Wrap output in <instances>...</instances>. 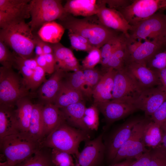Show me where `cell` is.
<instances>
[{"mask_svg": "<svg viewBox=\"0 0 166 166\" xmlns=\"http://www.w3.org/2000/svg\"><path fill=\"white\" fill-rule=\"evenodd\" d=\"M105 4V0H68L64 7L66 13L73 16L87 17L96 15Z\"/></svg>", "mask_w": 166, "mask_h": 166, "instance_id": "cell-18", "label": "cell"}, {"mask_svg": "<svg viewBox=\"0 0 166 166\" xmlns=\"http://www.w3.org/2000/svg\"><path fill=\"white\" fill-rule=\"evenodd\" d=\"M31 0H0L1 29L25 21L30 17Z\"/></svg>", "mask_w": 166, "mask_h": 166, "instance_id": "cell-12", "label": "cell"}, {"mask_svg": "<svg viewBox=\"0 0 166 166\" xmlns=\"http://www.w3.org/2000/svg\"><path fill=\"white\" fill-rule=\"evenodd\" d=\"M151 120L149 117H145L134 125L130 137L118 150L111 164L120 162L124 159H136L149 150L144 144L143 135L146 126Z\"/></svg>", "mask_w": 166, "mask_h": 166, "instance_id": "cell-8", "label": "cell"}, {"mask_svg": "<svg viewBox=\"0 0 166 166\" xmlns=\"http://www.w3.org/2000/svg\"><path fill=\"white\" fill-rule=\"evenodd\" d=\"M99 20L104 26L110 29L128 36L131 26L117 10L104 5L96 14Z\"/></svg>", "mask_w": 166, "mask_h": 166, "instance_id": "cell-17", "label": "cell"}, {"mask_svg": "<svg viewBox=\"0 0 166 166\" xmlns=\"http://www.w3.org/2000/svg\"><path fill=\"white\" fill-rule=\"evenodd\" d=\"M88 53L82 61V69L94 68L97 65L100 63L101 59L100 49L94 47Z\"/></svg>", "mask_w": 166, "mask_h": 166, "instance_id": "cell-38", "label": "cell"}, {"mask_svg": "<svg viewBox=\"0 0 166 166\" xmlns=\"http://www.w3.org/2000/svg\"><path fill=\"white\" fill-rule=\"evenodd\" d=\"M146 66L153 70L166 68V49L154 55L148 61Z\"/></svg>", "mask_w": 166, "mask_h": 166, "instance_id": "cell-39", "label": "cell"}, {"mask_svg": "<svg viewBox=\"0 0 166 166\" xmlns=\"http://www.w3.org/2000/svg\"><path fill=\"white\" fill-rule=\"evenodd\" d=\"M163 133L162 145L166 149V122L161 127Z\"/></svg>", "mask_w": 166, "mask_h": 166, "instance_id": "cell-54", "label": "cell"}, {"mask_svg": "<svg viewBox=\"0 0 166 166\" xmlns=\"http://www.w3.org/2000/svg\"><path fill=\"white\" fill-rule=\"evenodd\" d=\"M126 35L108 60L104 69L111 68L118 70L124 68L127 60Z\"/></svg>", "mask_w": 166, "mask_h": 166, "instance_id": "cell-30", "label": "cell"}, {"mask_svg": "<svg viewBox=\"0 0 166 166\" xmlns=\"http://www.w3.org/2000/svg\"><path fill=\"white\" fill-rule=\"evenodd\" d=\"M149 150L136 159L130 166H150Z\"/></svg>", "mask_w": 166, "mask_h": 166, "instance_id": "cell-47", "label": "cell"}, {"mask_svg": "<svg viewBox=\"0 0 166 166\" xmlns=\"http://www.w3.org/2000/svg\"><path fill=\"white\" fill-rule=\"evenodd\" d=\"M166 49V43L164 41L155 39L145 41L130 56L126 63L133 62L146 65L148 61L154 55Z\"/></svg>", "mask_w": 166, "mask_h": 166, "instance_id": "cell-20", "label": "cell"}, {"mask_svg": "<svg viewBox=\"0 0 166 166\" xmlns=\"http://www.w3.org/2000/svg\"><path fill=\"white\" fill-rule=\"evenodd\" d=\"M37 37L25 21L0 29V40L23 58H33Z\"/></svg>", "mask_w": 166, "mask_h": 166, "instance_id": "cell-3", "label": "cell"}, {"mask_svg": "<svg viewBox=\"0 0 166 166\" xmlns=\"http://www.w3.org/2000/svg\"><path fill=\"white\" fill-rule=\"evenodd\" d=\"M156 71L160 83V86L166 92V68Z\"/></svg>", "mask_w": 166, "mask_h": 166, "instance_id": "cell-49", "label": "cell"}, {"mask_svg": "<svg viewBox=\"0 0 166 166\" xmlns=\"http://www.w3.org/2000/svg\"><path fill=\"white\" fill-rule=\"evenodd\" d=\"M59 23L55 21L47 22L38 30V36L42 41L52 44L59 42L65 30Z\"/></svg>", "mask_w": 166, "mask_h": 166, "instance_id": "cell-26", "label": "cell"}, {"mask_svg": "<svg viewBox=\"0 0 166 166\" xmlns=\"http://www.w3.org/2000/svg\"><path fill=\"white\" fill-rule=\"evenodd\" d=\"M17 165H12L9 164L7 161L3 162L0 163V166H16Z\"/></svg>", "mask_w": 166, "mask_h": 166, "instance_id": "cell-56", "label": "cell"}, {"mask_svg": "<svg viewBox=\"0 0 166 166\" xmlns=\"http://www.w3.org/2000/svg\"><path fill=\"white\" fill-rule=\"evenodd\" d=\"M42 117L45 139L65 121L60 109L53 103L43 105Z\"/></svg>", "mask_w": 166, "mask_h": 166, "instance_id": "cell-22", "label": "cell"}, {"mask_svg": "<svg viewBox=\"0 0 166 166\" xmlns=\"http://www.w3.org/2000/svg\"><path fill=\"white\" fill-rule=\"evenodd\" d=\"M38 36L37 37V43L34 49L36 54L35 56H40L44 54L42 46L38 41Z\"/></svg>", "mask_w": 166, "mask_h": 166, "instance_id": "cell-53", "label": "cell"}, {"mask_svg": "<svg viewBox=\"0 0 166 166\" xmlns=\"http://www.w3.org/2000/svg\"><path fill=\"white\" fill-rule=\"evenodd\" d=\"M166 99V92L160 86L144 89L133 105L143 111L145 117L151 116Z\"/></svg>", "mask_w": 166, "mask_h": 166, "instance_id": "cell-15", "label": "cell"}, {"mask_svg": "<svg viewBox=\"0 0 166 166\" xmlns=\"http://www.w3.org/2000/svg\"><path fill=\"white\" fill-rule=\"evenodd\" d=\"M86 108L85 103L82 101L60 109L65 121L69 125L89 132L90 130L85 125L83 121L84 113Z\"/></svg>", "mask_w": 166, "mask_h": 166, "instance_id": "cell-23", "label": "cell"}, {"mask_svg": "<svg viewBox=\"0 0 166 166\" xmlns=\"http://www.w3.org/2000/svg\"><path fill=\"white\" fill-rule=\"evenodd\" d=\"M38 40L42 46L44 54L53 53L51 44L42 41L38 37Z\"/></svg>", "mask_w": 166, "mask_h": 166, "instance_id": "cell-50", "label": "cell"}, {"mask_svg": "<svg viewBox=\"0 0 166 166\" xmlns=\"http://www.w3.org/2000/svg\"><path fill=\"white\" fill-rule=\"evenodd\" d=\"M14 64L16 65L22 74L23 82L26 87L32 77L34 70L20 64L15 63Z\"/></svg>", "mask_w": 166, "mask_h": 166, "instance_id": "cell-44", "label": "cell"}, {"mask_svg": "<svg viewBox=\"0 0 166 166\" xmlns=\"http://www.w3.org/2000/svg\"><path fill=\"white\" fill-rule=\"evenodd\" d=\"M45 73L42 68L38 66L34 70L32 77L26 86L27 88L34 90L42 82H45L46 81Z\"/></svg>", "mask_w": 166, "mask_h": 166, "instance_id": "cell-41", "label": "cell"}, {"mask_svg": "<svg viewBox=\"0 0 166 166\" xmlns=\"http://www.w3.org/2000/svg\"><path fill=\"white\" fill-rule=\"evenodd\" d=\"M59 21L65 29L85 37L91 45L100 49L111 38L121 33L104 26L96 15L81 19L68 13Z\"/></svg>", "mask_w": 166, "mask_h": 166, "instance_id": "cell-1", "label": "cell"}, {"mask_svg": "<svg viewBox=\"0 0 166 166\" xmlns=\"http://www.w3.org/2000/svg\"><path fill=\"white\" fill-rule=\"evenodd\" d=\"M71 155L55 148L51 150L52 161L55 166H74Z\"/></svg>", "mask_w": 166, "mask_h": 166, "instance_id": "cell-36", "label": "cell"}, {"mask_svg": "<svg viewBox=\"0 0 166 166\" xmlns=\"http://www.w3.org/2000/svg\"><path fill=\"white\" fill-rule=\"evenodd\" d=\"M163 133L161 127L152 120L146 126L143 140L145 146L152 149L162 144Z\"/></svg>", "mask_w": 166, "mask_h": 166, "instance_id": "cell-29", "label": "cell"}, {"mask_svg": "<svg viewBox=\"0 0 166 166\" xmlns=\"http://www.w3.org/2000/svg\"><path fill=\"white\" fill-rule=\"evenodd\" d=\"M136 160L134 159H126L121 162L111 164L109 166H130Z\"/></svg>", "mask_w": 166, "mask_h": 166, "instance_id": "cell-52", "label": "cell"}, {"mask_svg": "<svg viewBox=\"0 0 166 166\" xmlns=\"http://www.w3.org/2000/svg\"><path fill=\"white\" fill-rule=\"evenodd\" d=\"M16 166H55L53 163L51 150L43 147L34 155Z\"/></svg>", "mask_w": 166, "mask_h": 166, "instance_id": "cell-31", "label": "cell"}, {"mask_svg": "<svg viewBox=\"0 0 166 166\" xmlns=\"http://www.w3.org/2000/svg\"><path fill=\"white\" fill-rule=\"evenodd\" d=\"M151 118L160 127L166 122V99L151 116Z\"/></svg>", "mask_w": 166, "mask_h": 166, "instance_id": "cell-43", "label": "cell"}, {"mask_svg": "<svg viewBox=\"0 0 166 166\" xmlns=\"http://www.w3.org/2000/svg\"><path fill=\"white\" fill-rule=\"evenodd\" d=\"M166 6V0H133L128 6L117 10L131 26L150 17Z\"/></svg>", "mask_w": 166, "mask_h": 166, "instance_id": "cell-9", "label": "cell"}, {"mask_svg": "<svg viewBox=\"0 0 166 166\" xmlns=\"http://www.w3.org/2000/svg\"><path fill=\"white\" fill-rule=\"evenodd\" d=\"M16 56L9 49V47L0 40V63L2 66L11 68L15 63Z\"/></svg>", "mask_w": 166, "mask_h": 166, "instance_id": "cell-40", "label": "cell"}, {"mask_svg": "<svg viewBox=\"0 0 166 166\" xmlns=\"http://www.w3.org/2000/svg\"><path fill=\"white\" fill-rule=\"evenodd\" d=\"M129 38L142 41L159 39L166 41L165 14L162 11L157 12L149 18L131 26L128 32Z\"/></svg>", "mask_w": 166, "mask_h": 166, "instance_id": "cell-7", "label": "cell"}, {"mask_svg": "<svg viewBox=\"0 0 166 166\" xmlns=\"http://www.w3.org/2000/svg\"><path fill=\"white\" fill-rule=\"evenodd\" d=\"M51 44L56 63L55 69H60L65 72H74L81 68L78 60L71 49L60 42Z\"/></svg>", "mask_w": 166, "mask_h": 166, "instance_id": "cell-19", "label": "cell"}, {"mask_svg": "<svg viewBox=\"0 0 166 166\" xmlns=\"http://www.w3.org/2000/svg\"><path fill=\"white\" fill-rule=\"evenodd\" d=\"M124 69L144 89L160 85L156 71L146 65L128 61L126 63Z\"/></svg>", "mask_w": 166, "mask_h": 166, "instance_id": "cell-16", "label": "cell"}, {"mask_svg": "<svg viewBox=\"0 0 166 166\" xmlns=\"http://www.w3.org/2000/svg\"><path fill=\"white\" fill-rule=\"evenodd\" d=\"M76 34L77 36V38L79 39V40L81 42H82V43H83L87 44V45H91L90 44V43H89V41L88 40L87 38H85V37L82 36H81V35H79V34Z\"/></svg>", "mask_w": 166, "mask_h": 166, "instance_id": "cell-55", "label": "cell"}, {"mask_svg": "<svg viewBox=\"0 0 166 166\" xmlns=\"http://www.w3.org/2000/svg\"><path fill=\"white\" fill-rule=\"evenodd\" d=\"M63 81L73 88L80 91L84 95L85 81L82 68L72 73L65 72Z\"/></svg>", "mask_w": 166, "mask_h": 166, "instance_id": "cell-34", "label": "cell"}, {"mask_svg": "<svg viewBox=\"0 0 166 166\" xmlns=\"http://www.w3.org/2000/svg\"><path fill=\"white\" fill-rule=\"evenodd\" d=\"M143 90L124 68L115 70L112 100L133 105Z\"/></svg>", "mask_w": 166, "mask_h": 166, "instance_id": "cell-10", "label": "cell"}, {"mask_svg": "<svg viewBox=\"0 0 166 166\" xmlns=\"http://www.w3.org/2000/svg\"><path fill=\"white\" fill-rule=\"evenodd\" d=\"M34 105L26 97L15 104L16 109H13V113L21 132H28Z\"/></svg>", "mask_w": 166, "mask_h": 166, "instance_id": "cell-24", "label": "cell"}, {"mask_svg": "<svg viewBox=\"0 0 166 166\" xmlns=\"http://www.w3.org/2000/svg\"><path fill=\"white\" fill-rule=\"evenodd\" d=\"M0 140L21 131L14 117V108L0 107Z\"/></svg>", "mask_w": 166, "mask_h": 166, "instance_id": "cell-27", "label": "cell"}, {"mask_svg": "<svg viewBox=\"0 0 166 166\" xmlns=\"http://www.w3.org/2000/svg\"><path fill=\"white\" fill-rule=\"evenodd\" d=\"M150 166H166V149L162 144L150 149Z\"/></svg>", "mask_w": 166, "mask_h": 166, "instance_id": "cell-37", "label": "cell"}, {"mask_svg": "<svg viewBox=\"0 0 166 166\" xmlns=\"http://www.w3.org/2000/svg\"><path fill=\"white\" fill-rule=\"evenodd\" d=\"M68 35L72 47L77 51H85L88 53L94 47L90 45L81 42L76 34L71 31H68Z\"/></svg>", "mask_w": 166, "mask_h": 166, "instance_id": "cell-42", "label": "cell"}, {"mask_svg": "<svg viewBox=\"0 0 166 166\" xmlns=\"http://www.w3.org/2000/svg\"><path fill=\"white\" fill-rule=\"evenodd\" d=\"M0 149L6 160L17 165L28 159L43 147L42 143L33 138L28 132H21L0 140Z\"/></svg>", "mask_w": 166, "mask_h": 166, "instance_id": "cell-2", "label": "cell"}, {"mask_svg": "<svg viewBox=\"0 0 166 166\" xmlns=\"http://www.w3.org/2000/svg\"><path fill=\"white\" fill-rule=\"evenodd\" d=\"M125 35V34L121 33L113 37L100 48L101 59L100 64L103 68L105 67L108 59L121 42Z\"/></svg>", "mask_w": 166, "mask_h": 166, "instance_id": "cell-33", "label": "cell"}, {"mask_svg": "<svg viewBox=\"0 0 166 166\" xmlns=\"http://www.w3.org/2000/svg\"><path fill=\"white\" fill-rule=\"evenodd\" d=\"M68 13L60 0H31V20L28 23L31 30H38L45 23L60 20Z\"/></svg>", "mask_w": 166, "mask_h": 166, "instance_id": "cell-6", "label": "cell"}, {"mask_svg": "<svg viewBox=\"0 0 166 166\" xmlns=\"http://www.w3.org/2000/svg\"><path fill=\"white\" fill-rule=\"evenodd\" d=\"M95 104L105 120V129L114 122L127 117L138 110L132 104L119 100H112Z\"/></svg>", "mask_w": 166, "mask_h": 166, "instance_id": "cell-14", "label": "cell"}, {"mask_svg": "<svg viewBox=\"0 0 166 166\" xmlns=\"http://www.w3.org/2000/svg\"><path fill=\"white\" fill-rule=\"evenodd\" d=\"M106 4L109 6L108 7L115 9H117L127 6L129 5L132 2V0H105Z\"/></svg>", "mask_w": 166, "mask_h": 166, "instance_id": "cell-45", "label": "cell"}, {"mask_svg": "<svg viewBox=\"0 0 166 166\" xmlns=\"http://www.w3.org/2000/svg\"><path fill=\"white\" fill-rule=\"evenodd\" d=\"M47 63V70L46 73L53 74L55 70L56 63L53 53L44 54Z\"/></svg>", "mask_w": 166, "mask_h": 166, "instance_id": "cell-48", "label": "cell"}, {"mask_svg": "<svg viewBox=\"0 0 166 166\" xmlns=\"http://www.w3.org/2000/svg\"><path fill=\"white\" fill-rule=\"evenodd\" d=\"M43 107L41 104L34 105L28 132L33 138L42 143L45 139L42 117Z\"/></svg>", "mask_w": 166, "mask_h": 166, "instance_id": "cell-28", "label": "cell"}, {"mask_svg": "<svg viewBox=\"0 0 166 166\" xmlns=\"http://www.w3.org/2000/svg\"><path fill=\"white\" fill-rule=\"evenodd\" d=\"M103 134L85 141L82 150L76 156L74 166H98L105 155Z\"/></svg>", "mask_w": 166, "mask_h": 166, "instance_id": "cell-13", "label": "cell"}, {"mask_svg": "<svg viewBox=\"0 0 166 166\" xmlns=\"http://www.w3.org/2000/svg\"><path fill=\"white\" fill-rule=\"evenodd\" d=\"M15 63L22 64L33 70L38 66L34 58L25 59L16 56Z\"/></svg>", "mask_w": 166, "mask_h": 166, "instance_id": "cell-46", "label": "cell"}, {"mask_svg": "<svg viewBox=\"0 0 166 166\" xmlns=\"http://www.w3.org/2000/svg\"><path fill=\"white\" fill-rule=\"evenodd\" d=\"M11 68H0V107L14 108L17 101L26 97L28 89Z\"/></svg>", "mask_w": 166, "mask_h": 166, "instance_id": "cell-5", "label": "cell"}, {"mask_svg": "<svg viewBox=\"0 0 166 166\" xmlns=\"http://www.w3.org/2000/svg\"><path fill=\"white\" fill-rule=\"evenodd\" d=\"M99 110L97 106L93 104L86 108L84 116L85 125L89 130L97 131L99 125Z\"/></svg>", "mask_w": 166, "mask_h": 166, "instance_id": "cell-35", "label": "cell"}, {"mask_svg": "<svg viewBox=\"0 0 166 166\" xmlns=\"http://www.w3.org/2000/svg\"><path fill=\"white\" fill-rule=\"evenodd\" d=\"M89 132L73 127L65 121L42 142L44 147L55 148L77 156L79 154V145L82 141L90 139Z\"/></svg>", "mask_w": 166, "mask_h": 166, "instance_id": "cell-4", "label": "cell"}, {"mask_svg": "<svg viewBox=\"0 0 166 166\" xmlns=\"http://www.w3.org/2000/svg\"><path fill=\"white\" fill-rule=\"evenodd\" d=\"M82 70L85 81L84 95L91 97L92 96L93 91L101 80L104 72L95 68Z\"/></svg>", "mask_w": 166, "mask_h": 166, "instance_id": "cell-32", "label": "cell"}, {"mask_svg": "<svg viewBox=\"0 0 166 166\" xmlns=\"http://www.w3.org/2000/svg\"><path fill=\"white\" fill-rule=\"evenodd\" d=\"M65 72L60 69H55L50 78L40 87L38 95L44 105L53 103L60 89Z\"/></svg>", "mask_w": 166, "mask_h": 166, "instance_id": "cell-21", "label": "cell"}, {"mask_svg": "<svg viewBox=\"0 0 166 166\" xmlns=\"http://www.w3.org/2000/svg\"><path fill=\"white\" fill-rule=\"evenodd\" d=\"M144 118L136 116L129 118L112 130L105 140V155L111 163L119 149L130 137L132 129Z\"/></svg>", "mask_w": 166, "mask_h": 166, "instance_id": "cell-11", "label": "cell"}, {"mask_svg": "<svg viewBox=\"0 0 166 166\" xmlns=\"http://www.w3.org/2000/svg\"><path fill=\"white\" fill-rule=\"evenodd\" d=\"M164 9H165L166 10V6L164 8ZM165 19H166V14H165Z\"/></svg>", "mask_w": 166, "mask_h": 166, "instance_id": "cell-57", "label": "cell"}, {"mask_svg": "<svg viewBox=\"0 0 166 166\" xmlns=\"http://www.w3.org/2000/svg\"><path fill=\"white\" fill-rule=\"evenodd\" d=\"M38 66L42 68L46 72L47 70V63L44 54L36 56L34 57Z\"/></svg>", "mask_w": 166, "mask_h": 166, "instance_id": "cell-51", "label": "cell"}, {"mask_svg": "<svg viewBox=\"0 0 166 166\" xmlns=\"http://www.w3.org/2000/svg\"><path fill=\"white\" fill-rule=\"evenodd\" d=\"M83 94L62 81L53 104L60 109L83 101Z\"/></svg>", "mask_w": 166, "mask_h": 166, "instance_id": "cell-25", "label": "cell"}]
</instances>
